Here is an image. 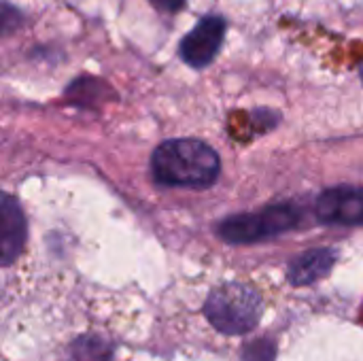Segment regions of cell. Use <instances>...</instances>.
<instances>
[{
	"instance_id": "cell-5",
	"label": "cell",
	"mask_w": 363,
	"mask_h": 361,
	"mask_svg": "<svg viewBox=\"0 0 363 361\" xmlns=\"http://www.w3.org/2000/svg\"><path fill=\"white\" fill-rule=\"evenodd\" d=\"M317 217L323 223L363 226V187H330L317 198Z\"/></svg>"
},
{
	"instance_id": "cell-4",
	"label": "cell",
	"mask_w": 363,
	"mask_h": 361,
	"mask_svg": "<svg viewBox=\"0 0 363 361\" xmlns=\"http://www.w3.org/2000/svg\"><path fill=\"white\" fill-rule=\"evenodd\" d=\"M225 36V19L219 15H208L196 23V28L181 40V57L194 68L208 66L221 49Z\"/></svg>"
},
{
	"instance_id": "cell-8",
	"label": "cell",
	"mask_w": 363,
	"mask_h": 361,
	"mask_svg": "<svg viewBox=\"0 0 363 361\" xmlns=\"http://www.w3.org/2000/svg\"><path fill=\"white\" fill-rule=\"evenodd\" d=\"M157 11H162V13H179L183 6H185V2L187 0H149Z\"/></svg>"
},
{
	"instance_id": "cell-10",
	"label": "cell",
	"mask_w": 363,
	"mask_h": 361,
	"mask_svg": "<svg viewBox=\"0 0 363 361\" xmlns=\"http://www.w3.org/2000/svg\"><path fill=\"white\" fill-rule=\"evenodd\" d=\"M362 79H363V64H362Z\"/></svg>"
},
{
	"instance_id": "cell-9",
	"label": "cell",
	"mask_w": 363,
	"mask_h": 361,
	"mask_svg": "<svg viewBox=\"0 0 363 361\" xmlns=\"http://www.w3.org/2000/svg\"><path fill=\"white\" fill-rule=\"evenodd\" d=\"M13 19L17 21L19 19V13L15 9H11L9 4H4V11H2V28H4V34H9L15 28Z\"/></svg>"
},
{
	"instance_id": "cell-6",
	"label": "cell",
	"mask_w": 363,
	"mask_h": 361,
	"mask_svg": "<svg viewBox=\"0 0 363 361\" xmlns=\"http://www.w3.org/2000/svg\"><path fill=\"white\" fill-rule=\"evenodd\" d=\"M0 219H2V232H0V253H2V264L9 266L23 247L26 240V219L19 209V204L4 194L2 196V206H0Z\"/></svg>"
},
{
	"instance_id": "cell-1",
	"label": "cell",
	"mask_w": 363,
	"mask_h": 361,
	"mask_svg": "<svg viewBox=\"0 0 363 361\" xmlns=\"http://www.w3.org/2000/svg\"><path fill=\"white\" fill-rule=\"evenodd\" d=\"M221 162L213 147L196 138L162 143L151 155L153 179L172 187H208L219 179Z\"/></svg>"
},
{
	"instance_id": "cell-3",
	"label": "cell",
	"mask_w": 363,
	"mask_h": 361,
	"mask_svg": "<svg viewBox=\"0 0 363 361\" xmlns=\"http://www.w3.org/2000/svg\"><path fill=\"white\" fill-rule=\"evenodd\" d=\"M300 221V213L291 204H277L255 215H236L228 217L217 226V234L225 243H257L264 238L279 236Z\"/></svg>"
},
{
	"instance_id": "cell-7",
	"label": "cell",
	"mask_w": 363,
	"mask_h": 361,
	"mask_svg": "<svg viewBox=\"0 0 363 361\" xmlns=\"http://www.w3.org/2000/svg\"><path fill=\"white\" fill-rule=\"evenodd\" d=\"M336 253L330 249H313L302 253L291 266H289V281L294 285H308L321 279L334 264Z\"/></svg>"
},
{
	"instance_id": "cell-2",
	"label": "cell",
	"mask_w": 363,
	"mask_h": 361,
	"mask_svg": "<svg viewBox=\"0 0 363 361\" xmlns=\"http://www.w3.org/2000/svg\"><path fill=\"white\" fill-rule=\"evenodd\" d=\"M262 309L257 291L242 283H225L211 291L204 304V315L221 334L242 336L257 326Z\"/></svg>"
}]
</instances>
